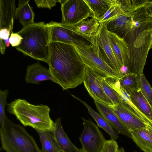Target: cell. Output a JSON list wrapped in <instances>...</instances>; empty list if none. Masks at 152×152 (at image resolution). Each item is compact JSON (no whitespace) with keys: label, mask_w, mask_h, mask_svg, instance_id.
Masks as SVG:
<instances>
[{"label":"cell","mask_w":152,"mask_h":152,"mask_svg":"<svg viewBox=\"0 0 152 152\" xmlns=\"http://www.w3.org/2000/svg\"><path fill=\"white\" fill-rule=\"evenodd\" d=\"M25 79L26 83L34 84H39V82L47 80L56 83L49 70L39 61L27 66Z\"/></svg>","instance_id":"obj_17"},{"label":"cell","mask_w":152,"mask_h":152,"mask_svg":"<svg viewBox=\"0 0 152 152\" xmlns=\"http://www.w3.org/2000/svg\"><path fill=\"white\" fill-rule=\"evenodd\" d=\"M81 118L83 129L79 139L82 152H101L106 141L102 133L90 119Z\"/></svg>","instance_id":"obj_8"},{"label":"cell","mask_w":152,"mask_h":152,"mask_svg":"<svg viewBox=\"0 0 152 152\" xmlns=\"http://www.w3.org/2000/svg\"><path fill=\"white\" fill-rule=\"evenodd\" d=\"M107 22L100 23L97 32L91 39V44L96 54L121 77L124 75L115 58L108 39Z\"/></svg>","instance_id":"obj_7"},{"label":"cell","mask_w":152,"mask_h":152,"mask_svg":"<svg viewBox=\"0 0 152 152\" xmlns=\"http://www.w3.org/2000/svg\"><path fill=\"white\" fill-rule=\"evenodd\" d=\"M118 152H126L124 148L122 147L119 148Z\"/></svg>","instance_id":"obj_36"},{"label":"cell","mask_w":152,"mask_h":152,"mask_svg":"<svg viewBox=\"0 0 152 152\" xmlns=\"http://www.w3.org/2000/svg\"><path fill=\"white\" fill-rule=\"evenodd\" d=\"M122 38L127 43L129 52L126 73H143L152 44V18L145 13L144 7L130 13Z\"/></svg>","instance_id":"obj_1"},{"label":"cell","mask_w":152,"mask_h":152,"mask_svg":"<svg viewBox=\"0 0 152 152\" xmlns=\"http://www.w3.org/2000/svg\"><path fill=\"white\" fill-rule=\"evenodd\" d=\"M61 118L59 117L54 122L52 131L56 145V152H82L71 141L63 128Z\"/></svg>","instance_id":"obj_14"},{"label":"cell","mask_w":152,"mask_h":152,"mask_svg":"<svg viewBox=\"0 0 152 152\" xmlns=\"http://www.w3.org/2000/svg\"><path fill=\"white\" fill-rule=\"evenodd\" d=\"M7 105V111L15 115L25 127L42 131L53 129L55 123L50 116V109L47 105H34L25 99H18Z\"/></svg>","instance_id":"obj_4"},{"label":"cell","mask_w":152,"mask_h":152,"mask_svg":"<svg viewBox=\"0 0 152 152\" xmlns=\"http://www.w3.org/2000/svg\"><path fill=\"white\" fill-rule=\"evenodd\" d=\"M83 63L90 69L104 77L116 79L121 77L96 54L90 43L73 45Z\"/></svg>","instance_id":"obj_6"},{"label":"cell","mask_w":152,"mask_h":152,"mask_svg":"<svg viewBox=\"0 0 152 152\" xmlns=\"http://www.w3.org/2000/svg\"><path fill=\"white\" fill-rule=\"evenodd\" d=\"M109 41L115 58L121 69L126 68L128 64L129 52L124 40L116 34L107 31Z\"/></svg>","instance_id":"obj_13"},{"label":"cell","mask_w":152,"mask_h":152,"mask_svg":"<svg viewBox=\"0 0 152 152\" xmlns=\"http://www.w3.org/2000/svg\"><path fill=\"white\" fill-rule=\"evenodd\" d=\"M23 39L15 47L24 55L48 63L50 56V30L43 22L34 23L17 33Z\"/></svg>","instance_id":"obj_3"},{"label":"cell","mask_w":152,"mask_h":152,"mask_svg":"<svg viewBox=\"0 0 152 152\" xmlns=\"http://www.w3.org/2000/svg\"><path fill=\"white\" fill-rule=\"evenodd\" d=\"M94 102L100 114L117 133L125 135L131 138L129 130L121 122L114 112L108 105L98 101H94Z\"/></svg>","instance_id":"obj_15"},{"label":"cell","mask_w":152,"mask_h":152,"mask_svg":"<svg viewBox=\"0 0 152 152\" xmlns=\"http://www.w3.org/2000/svg\"><path fill=\"white\" fill-rule=\"evenodd\" d=\"M139 75V84L140 91L152 106V88L143 73Z\"/></svg>","instance_id":"obj_28"},{"label":"cell","mask_w":152,"mask_h":152,"mask_svg":"<svg viewBox=\"0 0 152 152\" xmlns=\"http://www.w3.org/2000/svg\"><path fill=\"white\" fill-rule=\"evenodd\" d=\"M152 48V44L151 46V48Z\"/></svg>","instance_id":"obj_37"},{"label":"cell","mask_w":152,"mask_h":152,"mask_svg":"<svg viewBox=\"0 0 152 152\" xmlns=\"http://www.w3.org/2000/svg\"><path fill=\"white\" fill-rule=\"evenodd\" d=\"M1 150L6 152H42L33 137L23 126L6 117L0 128Z\"/></svg>","instance_id":"obj_5"},{"label":"cell","mask_w":152,"mask_h":152,"mask_svg":"<svg viewBox=\"0 0 152 152\" xmlns=\"http://www.w3.org/2000/svg\"><path fill=\"white\" fill-rule=\"evenodd\" d=\"M61 4V22L76 24L90 17V10L84 0H58Z\"/></svg>","instance_id":"obj_9"},{"label":"cell","mask_w":152,"mask_h":152,"mask_svg":"<svg viewBox=\"0 0 152 152\" xmlns=\"http://www.w3.org/2000/svg\"><path fill=\"white\" fill-rule=\"evenodd\" d=\"M48 64L56 82L63 90L74 88L83 83L86 65L73 45L51 42Z\"/></svg>","instance_id":"obj_2"},{"label":"cell","mask_w":152,"mask_h":152,"mask_svg":"<svg viewBox=\"0 0 152 152\" xmlns=\"http://www.w3.org/2000/svg\"><path fill=\"white\" fill-rule=\"evenodd\" d=\"M91 11L90 17L98 21L113 4V0H84Z\"/></svg>","instance_id":"obj_24"},{"label":"cell","mask_w":152,"mask_h":152,"mask_svg":"<svg viewBox=\"0 0 152 152\" xmlns=\"http://www.w3.org/2000/svg\"><path fill=\"white\" fill-rule=\"evenodd\" d=\"M23 38L19 34L16 33H12L10 37V44L12 47H17L20 44Z\"/></svg>","instance_id":"obj_33"},{"label":"cell","mask_w":152,"mask_h":152,"mask_svg":"<svg viewBox=\"0 0 152 152\" xmlns=\"http://www.w3.org/2000/svg\"><path fill=\"white\" fill-rule=\"evenodd\" d=\"M71 96L76 99L87 108L88 113L94 119L98 126L102 129L110 136L111 140H115L118 138L117 132L112 128L106 120L100 114L96 112L86 102L80 99L71 94Z\"/></svg>","instance_id":"obj_23"},{"label":"cell","mask_w":152,"mask_h":152,"mask_svg":"<svg viewBox=\"0 0 152 152\" xmlns=\"http://www.w3.org/2000/svg\"><path fill=\"white\" fill-rule=\"evenodd\" d=\"M134 11L129 6L128 0H113L112 5L99 21L100 23L108 22L128 12Z\"/></svg>","instance_id":"obj_21"},{"label":"cell","mask_w":152,"mask_h":152,"mask_svg":"<svg viewBox=\"0 0 152 152\" xmlns=\"http://www.w3.org/2000/svg\"><path fill=\"white\" fill-rule=\"evenodd\" d=\"M108 106L129 130L142 128L150 129L124 101L118 104Z\"/></svg>","instance_id":"obj_12"},{"label":"cell","mask_w":152,"mask_h":152,"mask_svg":"<svg viewBox=\"0 0 152 152\" xmlns=\"http://www.w3.org/2000/svg\"><path fill=\"white\" fill-rule=\"evenodd\" d=\"M104 77L102 80V85L104 91L113 105L118 104L123 101L118 94L108 84Z\"/></svg>","instance_id":"obj_29"},{"label":"cell","mask_w":152,"mask_h":152,"mask_svg":"<svg viewBox=\"0 0 152 152\" xmlns=\"http://www.w3.org/2000/svg\"><path fill=\"white\" fill-rule=\"evenodd\" d=\"M144 8L145 13L152 18V1L149 0Z\"/></svg>","instance_id":"obj_34"},{"label":"cell","mask_w":152,"mask_h":152,"mask_svg":"<svg viewBox=\"0 0 152 152\" xmlns=\"http://www.w3.org/2000/svg\"><path fill=\"white\" fill-rule=\"evenodd\" d=\"M4 43L6 44V47H8L10 45V37L7 40L4 41Z\"/></svg>","instance_id":"obj_35"},{"label":"cell","mask_w":152,"mask_h":152,"mask_svg":"<svg viewBox=\"0 0 152 152\" xmlns=\"http://www.w3.org/2000/svg\"><path fill=\"white\" fill-rule=\"evenodd\" d=\"M16 8L15 0H0V30L12 31Z\"/></svg>","instance_id":"obj_16"},{"label":"cell","mask_w":152,"mask_h":152,"mask_svg":"<svg viewBox=\"0 0 152 152\" xmlns=\"http://www.w3.org/2000/svg\"><path fill=\"white\" fill-rule=\"evenodd\" d=\"M29 0H19L16 8L15 18L24 27L34 23L35 14L28 4Z\"/></svg>","instance_id":"obj_22"},{"label":"cell","mask_w":152,"mask_h":152,"mask_svg":"<svg viewBox=\"0 0 152 152\" xmlns=\"http://www.w3.org/2000/svg\"><path fill=\"white\" fill-rule=\"evenodd\" d=\"M46 24L50 28V42H58L72 45L90 43L83 37L75 34L65 23L52 21Z\"/></svg>","instance_id":"obj_11"},{"label":"cell","mask_w":152,"mask_h":152,"mask_svg":"<svg viewBox=\"0 0 152 152\" xmlns=\"http://www.w3.org/2000/svg\"><path fill=\"white\" fill-rule=\"evenodd\" d=\"M131 138L144 152H152V130L147 128L129 130Z\"/></svg>","instance_id":"obj_20"},{"label":"cell","mask_w":152,"mask_h":152,"mask_svg":"<svg viewBox=\"0 0 152 152\" xmlns=\"http://www.w3.org/2000/svg\"><path fill=\"white\" fill-rule=\"evenodd\" d=\"M66 24L75 34L83 37L90 43L91 39L97 32L100 23L98 20L91 18L83 20L74 25Z\"/></svg>","instance_id":"obj_19"},{"label":"cell","mask_w":152,"mask_h":152,"mask_svg":"<svg viewBox=\"0 0 152 152\" xmlns=\"http://www.w3.org/2000/svg\"><path fill=\"white\" fill-rule=\"evenodd\" d=\"M9 93V90L7 89L4 91L0 90V127L4 126L6 117L5 107L8 103L7 99Z\"/></svg>","instance_id":"obj_30"},{"label":"cell","mask_w":152,"mask_h":152,"mask_svg":"<svg viewBox=\"0 0 152 152\" xmlns=\"http://www.w3.org/2000/svg\"><path fill=\"white\" fill-rule=\"evenodd\" d=\"M128 93L132 101L152 122V106L143 95L140 89L130 91Z\"/></svg>","instance_id":"obj_25"},{"label":"cell","mask_w":152,"mask_h":152,"mask_svg":"<svg viewBox=\"0 0 152 152\" xmlns=\"http://www.w3.org/2000/svg\"><path fill=\"white\" fill-rule=\"evenodd\" d=\"M106 81L108 85L118 94L123 101L152 130V122L139 109L132 101L129 95L121 86L117 79H107Z\"/></svg>","instance_id":"obj_18"},{"label":"cell","mask_w":152,"mask_h":152,"mask_svg":"<svg viewBox=\"0 0 152 152\" xmlns=\"http://www.w3.org/2000/svg\"><path fill=\"white\" fill-rule=\"evenodd\" d=\"M34 1L38 7L48 8L50 9L56 5L57 0H35Z\"/></svg>","instance_id":"obj_32"},{"label":"cell","mask_w":152,"mask_h":152,"mask_svg":"<svg viewBox=\"0 0 152 152\" xmlns=\"http://www.w3.org/2000/svg\"><path fill=\"white\" fill-rule=\"evenodd\" d=\"M104 77L86 66L83 83L89 95L94 101L108 105H112V102L103 90L102 80Z\"/></svg>","instance_id":"obj_10"},{"label":"cell","mask_w":152,"mask_h":152,"mask_svg":"<svg viewBox=\"0 0 152 152\" xmlns=\"http://www.w3.org/2000/svg\"><path fill=\"white\" fill-rule=\"evenodd\" d=\"M119 148L115 140H106L101 152H118Z\"/></svg>","instance_id":"obj_31"},{"label":"cell","mask_w":152,"mask_h":152,"mask_svg":"<svg viewBox=\"0 0 152 152\" xmlns=\"http://www.w3.org/2000/svg\"><path fill=\"white\" fill-rule=\"evenodd\" d=\"M39 137L42 152H56V145L52 130H35Z\"/></svg>","instance_id":"obj_26"},{"label":"cell","mask_w":152,"mask_h":152,"mask_svg":"<svg viewBox=\"0 0 152 152\" xmlns=\"http://www.w3.org/2000/svg\"><path fill=\"white\" fill-rule=\"evenodd\" d=\"M134 152H137V151H135Z\"/></svg>","instance_id":"obj_38"},{"label":"cell","mask_w":152,"mask_h":152,"mask_svg":"<svg viewBox=\"0 0 152 152\" xmlns=\"http://www.w3.org/2000/svg\"><path fill=\"white\" fill-rule=\"evenodd\" d=\"M121 86L128 93L130 91L140 89L138 75L132 73H126L117 78Z\"/></svg>","instance_id":"obj_27"}]
</instances>
